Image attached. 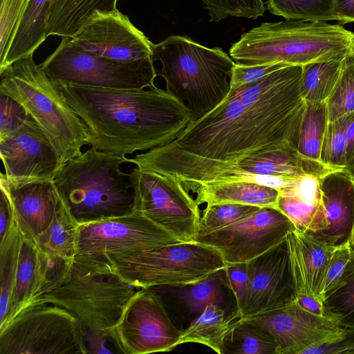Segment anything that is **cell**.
Masks as SVG:
<instances>
[{"mask_svg":"<svg viewBox=\"0 0 354 354\" xmlns=\"http://www.w3.org/2000/svg\"><path fill=\"white\" fill-rule=\"evenodd\" d=\"M5 176L14 184L53 181L64 166L49 138L30 117L0 138Z\"/></svg>","mask_w":354,"mask_h":354,"instance_id":"obj_15","label":"cell"},{"mask_svg":"<svg viewBox=\"0 0 354 354\" xmlns=\"http://www.w3.org/2000/svg\"><path fill=\"white\" fill-rule=\"evenodd\" d=\"M326 104L306 103L297 153L307 175L319 178L330 171L322 162L320 155L326 129Z\"/></svg>","mask_w":354,"mask_h":354,"instance_id":"obj_25","label":"cell"},{"mask_svg":"<svg viewBox=\"0 0 354 354\" xmlns=\"http://www.w3.org/2000/svg\"><path fill=\"white\" fill-rule=\"evenodd\" d=\"M346 169L354 176V113L351 115L346 130Z\"/></svg>","mask_w":354,"mask_h":354,"instance_id":"obj_48","label":"cell"},{"mask_svg":"<svg viewBox=\"0 0 354 354\" xmlns=\"http://www.w3.org/2000/svg\"><path fill=\"white\" fill-rule=\"evenodd\" d=\"M140 288L116 274L92 271L74 261L65 282L32 303L53 304L73 314L84 329L85 339H111L113 329Z\"/></svg>","mask_w":354,"mask_h":354,"instance_id":"obj_7","label":"cell"},{"mask_svg":"<svg viewBox=\"0 0 354 354\" xmlns=\"http://www.w3.org/2000/svg\"><path fill=\"white\" fill-rule=\"evenodd\" d=\"M21 245V234L12 211L8 230L0 239V326L6 320L12 303Z\"/></svg>","mask_w":354,"mask_h":354,"instance_id":"obj_29","label":"cell"},{"mask_svg":"<svg viewBox=\"0 0 354 354\" xmlns=\"http://www.w3.org/2000/svg\"><path fill=\"white\" fill-rule=\"evenodd\" d=\"M240 318L237 310L227 315L221 306L209 305L187 328L181 331L178 344L198 343L223 354L227 337Z\"/></svg>","mask_w":354,"mask_h":354,"instance_id":"obj_26","label":"cell"},{"mask_svg":"<svg viewBox=\"0 0 354 354\" xmlns=\"http://www.w3.org/2000/svg\"><path fill=\"white\" fill-rule=\"evenodd\" d=\"M118 0H53L46 37H73L93 19L118 12Z\"/></svg>","mask_w":354,"mask_h":354,"instance_id":"obj_24","label":"cell"},{"mask_svg":"<svg viewBox=\"0 0 354 354\" xmlns=\"http://www.w3.org/2000/svg\"><path fill=\"white\" fill-rule=\"evenodd\" d=\"M302 66L287 65L248 87L230 91L214 109L190 122L172 142L129 162L156 172L192 167L236 165L282 149L297 151L306 102Z\"/></svg>","mask_w":354,"mask_h":354,"instance_id":"obj_1","label":"cell"},{"mask_svg":"<svg viewBox=\"0 0 354 354\" xmlns=\"http://www.w3.org/2000/svg\"><path fill=\"white\" fill-rule=\"evenodd\" d=\"M326 104L328 122L354 113V54L346 57L336 85Z\"/></svg>","mask_w":354,"mask_h":354,"instance_id":"obj_37","label":"cell"},{"mask_svg":"<svg viewBox=\"0 0 354 354\" xmlns=\"http://www.w3.org/2000/svg\"><path fill=\"white\" fill-rule=\"evenodd\" d=\"M12 217V210L5 192L1 189L0 199V239L6 235Z\"/></svg>","mask_w":354,"mask_h":354,"instance_id":"obj_49","label":"cell"},{"mask_svg":"<svg viewBox=\"0 0 354 354\" xmlns=\"http://www.w3.org/2000/svg\"><path fill=\"white\" fill-rule=\"evenodd\" d=\"M351 244L348 243L334 248L322 287V299L341 278L351 255Z\"/></svg>","mask_w":354,"mask_h":354,"instance_id":"obj_46","label":"cell"},{"mask_svg":"<svg viewBox=\"0 0 354 354\" xmlns=\"http://www.w3.org/2000/svg\"><path fill=\"white\" fill-rule=\"evenodd\" d=\"M193 192L198 205L232 203L276 208L281 194L279 189L245 181L203 184Z\"/></svg>","mask_w":354,"mask_h":354,"instance_id":"obj_23","label":"cell"},{"mask_svg":"<svg viewBox=\"0 0 354 354\" xmlns=\"http://www.w3.org/2000/svg\"><path fill=\"white\" fill-rule=\"evenodd\" d=\"M280 193L277 208L290 219L297 230L305 232L321 205L318 178L304 176Z\"/></svg>","mask_w":354,"mask_h":354,"instance_id":"obj_28","label":"cell"},{"mask_svg":"<svg viewBox=\"0 0 354 354\" xmlns=\"http://www.w3.org/2000/svg\"><path fill=\"white\" fill-rule=\"evenodd\" d=\"M19 231L21 245L16 283L8 317L0 328L35 299L65 282L74 262L44 250L35 239Z\"/></svg>","mask_w":354,"mask_h":354,"instance_id":"obj_18","label":"cell"},{"mask_svg":"<svg viewBox=\"0 0 354 354\" xmlns=\"http://www.w3.org/2000/svg\"><path fill=\"white\" fill-rule=\"evenodd\" d=\"M225 266L221 254L213 246L199 241L179 242L113 259L100 272L114 273L138 288H150L189 286Z\"/></svg>","mask_w":354,"mask_h":354,"instance_id":"obj_8","label":"cell"},{"mask_svg":"<svg viewBox=\"0 0 354 354\" xmlns=\"http://www.w3.org/2000/svg\"><path fill=\"white\" fill-rule=\"evenodd\" d=\"M345 58L302 66L300 94L306 103H326L339 77Z\"/></svg>","mask_w":354,"mask_h":354,"instance_id":"obj_31","label":"cell"},{"mask_svg":"<svg viewBox=\"0 0 354 354\" xmlns=\"http://www.w3.org/2000/svg\"><path fill=\"white\" fill-rule=\"evenodd\" d=\"M0 138L20 127L30 117L21 104L3 93H0Z\"/></svg>","mask_w":354,"mask_h":354,"instance_id":"obj_43","label":"cell"},{"mask_svg":"<svg viewBox=\"0 0 354 354\" xmlns=\"http://www.w3.org/2000/svg\"><path fill=\"white\" fill-rule=\"evenodd\" d=\"M207 9L210 21L218 22L229 17L256 19L266 10L262 0H201Z\"/></svg>","mask_w":354,"mask_h":354,"instance_id":"obj_40","label":"cell"},{"mask_svg":"<svg viewBox=\"0 0 354 354\" xmlns=\"http://www.w3.org/2000/svg\"><path fill=\"white\" fill-rule=\"evenodd\" d=\"M321 205L304 233L333 248L352 243L354 236V176L346 169L319 178Z\"/></svg>","mask_w":354,"mask_h":354,"instance_id":"obj_17","label":"cell"},{"mask_svg":"<svg viewBox=\"0 0 354 354\" xmlns=\"http://www.w3.org/2000/svg\"><path fill=\"white\" fill-rule=\"evenodd\" d=\"M56 82L88 127L91 145L100 151L150 150L174 141L192 121L184 103L156 86L115 89Z\"/></svg>","mask_w":354,"mask_h":354,"instance_id":"obj_2","label":"cell"},{"mask_svg":"<svg viewBox=\"0 0 354 354\" xmlns=\"http://www.w3.org/2000/svg\"><path fill=\"white\" fill-rule=\"evenodd\" d=\"M133 211L140 212L180 242L197 241L201 214L195 199L174 176L131 169Z\"/></svg>","mask_w":354,"mask_h":354,"instance_id":"obj_12","label":"cell"},{"mask_svg":"<svg viewBox=\"0 0 354 354\" xmlns=\"http://www.w3.org/2000/svg\"><path fill=\"white\" fill-rule=\"evenodd\" d=\"M302 354H354V328H343L336 335L306 348Z\"/></svg>","mask_w":354,"mask_h":354,"instance_id":"obj_45","label":"cell"},{"mask_svg":"<svg viewBox=\"0 0 354 354\" xmlns=\"http://www.w3.org/2000/svg\"><path fill=\"white\" fill-rule=\"evenodd\" d=\"M247 263L248 286L241 318L279 308L297 299L286 239Z\"/></svg>","mask_w":354,"mask_h":354,"instance_id":"obj_16","label":"cell"},{"mask_svg":"<svg viewBox=\"0 0 354 354\" xmlns=\"http://www.w3.org/2000/svg\"><path fill=\"white\" fill-rule=\"evenodd\" d=\"M84 329L71 313L33 302L0 328V354L88 353Z\"/></svg>","mask_w":354,"mask_h":354,"instance_id":"obj_10","label":"cell"},{"mask_svg":"<svg viewBox=\"0 0 354 354\" xmlns=\"http://www.w3.org/2000/svg\"><path fill=\"white\" fill-rule=\"evenodd\" d=\"M335 0H267L266 9L286 20L326 21L336 20Z\"/></svg>","mask_w":354,"mask_h":354,"instance_id":"obj_35","label":"cell"},{"mask_svg":"<svg viewBox=\"0 0 354 354\" xmlns=\"http://www.w3.org/2000/svg\"><path fill=\"white\" fill-rule=\"evenodd\" d=\"M334 13L342 24L354 22V0H335Z\"/></svg>","mask_w":354,"mask_h":354,"instance_id":"obj_47","label":"cell"},{"mask_svg":"<svg viewBox=\"0 0 354 354\" xmlns=\"http://www.w3.org/2000/svg\"><path fill=\"white\" fill-rule=\"evenodd\" d=\"M53 0H29L0 70L34 53L46 39V30Z\"/></svg>","mask_w":354,"mask_h":354,"instance_id":"obj_27","label":"cell"},{"mask_svg":"<svg viewBox=\"0 0 354 354\" xmlns=\"http://www.w3.org/2000/svg\"><path fill=\"white\" fill-rule=\"evenodd\" d=\"M40 66L55 81L115 89L153 87L158 75L153 59L122 62L106 58L80 48L71 37H62Z\"/></svg>","mask_w":354,"mask_h":354,"instance_id":"obj_11","label":"cell"},{"mask_svg":"<svg viewBox=\"0 0 354 354\" xmlns=\"http://www.w3.org/2000/svg\"><path fill=\"white\" fill-rule=\"evenodd\" d=\"M351 114L327 124L320 158L329 171L346 169V130Z\"/></svg>","mask_w":354,"mask_h":354,"instance_id":"obj_38","label":"cell"},{"mask_svg":"<svg viewBox=\"0 0 354 354\" xmlns=\"http://www.w3.org/2000/svg\"><path fill=\"white\" fill-rule=\"evenodd\" d=\"M223 272L225 286L229 288L233 293L236 300V310L239 313L244 305L248 286V263L226 264L223 268Z\"/></svg>","mask_w":354,"mask_h":354,"instance_id":"obj_44","label":"cell"},{"mask_svg":"<svg viewBox=\"0 0 354 354\" xmlns=\"http://www.w3.org/2000/svg\"><path fill=\"white\" fill-rule=\"evenodd\" d=\"M272 335L254 324L238 319L225 341L224 353L277 354Z\"/></svg>","mask_w":354,"mask_h":354,"instance_id":"obj_34","label":"cell"},{"mask_svg":"<svg viewBox=\"0 0 354 354\" xmlns=\"http://www.w3.org/2000/svg\"><path fill=\"white\" fill-rule=\"evenodd\" d=\"M239 169L257 175L297 179L307 175L297 151L282 149L241 160Z\"/></svg>","mask_w":354,"mask_h":354,"instance_id":"obj_33","label":"cell"},{"mask_svg":"<svg viewBox=\"0 0 354 354\" xmlns=\"http://www.w3.org/2000/svg\"><path fill=\"white\" fill-rule=\"evenodd\" d=\"M80 48L122 62L153 59L151 43L120 12L97 17L71 37Z\"/></svg>","mask_w":354,"mask_h":354,"instance_id":"obj_20","label":"cell"},{"mask_svg":"<svg viewBox=\"0 0 354 354\" xmlns=\"http://www.w3.org/2000/svg\"><path fill=\"white\" fill-rule=\"evenodd\" d=\"M189 286L190 288L184 294V297L192 312L199 315L209 305L220 306L222 286H225L223 269Z\"/></svg>","mask_w":354,"mask_h":354,"instance_id":"obj_39","label":"cell"},{"mask_svg":"<svg viewBox=\"0 0 354 354\" xmlns=\"http://www.w3.org/2000/svg\"><path fill=\"white\" fill-rule=\"evenodd\" d=\"M80 224L60 197V203L47 230L36 239L44 250L62 258L74 260Z\"/></svg>","mask_w":354,"mask_h":354,"instance_id":"obj_30","label":"cell"},{"mask_svg":"<svg viewBox=\"0 0 354 354\" xmlns=\"http://www.w3.org/2000/svg\"><path fill=\"white\" fill-rule=\"evenodd\" d=\"M0 188L9 200L19 229L36 240L49 227L60 203L54 182L14 184L1 173Z\"/></svg>","mask_w":354,"mask_h":354,"instance_id":"obj_21","label":"cell"},{"mask_svg":"<svg viewBox=\"0 0 354 354\" xmlns=\"http://www.w3.org/2000/svg\"><path fill=\"white\" fill-rule=\"evenodd\" d=\"M157 73L166 91L184 103L196 121L218 106L230 93L235 62L220 48H209L187 36L171 35L153 48Z\"/></svg>","mask_w":354,"mask_h":354,"instance_id":"obj_4","label":"cell"},{"mask_svg":"<svg viewBox=\"0 0 354 354\" xmlns=\"http://www.w3.org/2000/svg\"><path fill=\"white\" fill-rule=\"evenodd\" d=\"M241 320L259 326L274 338L277 354H302L342 330L333 319L309 313L295 300L286 306Z\"/></svg>","mask_w":354,"mask_h":354,"instance_id":"obj_19","label":"cell"},{"mask_svg":"<svg viewBox=\"0 0 354 354\" xmlns=\"http://www.w3.org/2000/svg\"><path fill=\"white\" fill-rule=\"evenodd\" d=\"M344 271L322 299L324 314L340 327L354 328V243Z\"/></svg>","mask_w":354,"mask_h":354,"instance_id":"obj_32","label":"cell"},{"mask_svg":"<svg viewBox=\"0 0 354 354\" xmlns=\"http://www.w3.org/2000/svg\"><path fill=\"white\" fill-rule=\"evenodd\" d=\"M33 54L0 70V93L21 104L41 127L63 164L91 145L88 127L68 103L57 82L37 65Z\"/></svg>","mask_w":354,"mask_h":354,"instance_id":"obj_6","label":"cell"},{"mask_svg":"<svg viewBox=\"0 0 354 354\" xmlns=\"http://www.w3.org/2000/svg\"><path fill=\"white\" fill-rule=\"evenodd\" d=\"M296 301L305 310L317 315L326 316L322 300L319 298L310 295H298Z\"/></svg>","mask_w":354,"mask_h":354,"instance_id":"obj_50","label":"cell"},{"mask_svg":"<svg viewBox=\"0 0 354 354\" xmlns=\"http://www.w3.org/2000/svg\"><path fill=\"white\" fill-rule=\"evenodd\" d=\"M286 239L297 295L322 299L323 281L335 248L297 230Z\"/></svg>","mask_w":354,"mask_h":354,"instance_id":"obj_22","label":"cell"},{"mask_svg":"<svg viewBox=\"0 0 354 354\" xmlns=\"http://www.w3.org/2000/svg\"><path fill=\"white\" fill-rule=\"evenodd\" d=\"M353 243H354V236H353Z\"/></svg>","mask_w":354,"mask_h":354,"instance_id":"obj_51","label":"cell"},{"mask_svg":"<svg viewBox=\"0 0 354 354\" xmlns=\"http://www.w3.org/2000/svg\"><path fill=\"white\" fill-rule=\"evenodd\" d=\"M29 0H1L0 66L11 46Z\"/></svg>","mask_w":354,"mask_h":354,"instance_id":"obj_41","label":"cell"},{"mask_svg":"<svg viewBox=\"0 0 354 354\" xmlns=\"http://www.w3.org/2000/svg\"><path fill=\"white\" fill-rule=\"evenodd\" d=\"M171 234L140 212L80 224L74 261L102 272L115 259L179 243Z\"/></svg>","mask_w":354,"mask_h":354,"instance_id":"obj_9","label":"cell"},{"mask_svg":"<svg viewBox=\"0 0 354 354\" xmlns=\"http://www.w3.org/2000/svg\"><path fill=\"white\" fill-rule=\"evenodd\" d=\"M260 208L261 207L232 203L207 205L201 216L197 239L238 223Z\"/></svg>","mask_w":354,"mask_h":354,"instance_id":"obj_36","label":"cell"},{"mask_svg":"<svg viewBox=\"0 0 354 354\" xmlns=\"http://www.w3.org/2000/svg\"><path fill=\"white\" fill-rule=\"evenodd\" d=\"M289 64L273 63L261 65H246L235 63L231 76L230 91H237L248 87L266 75Z\"/></svg>","mask_w":354,"mask_h":354,"instance_id":"obj_42","label":"cell"},{"mask_svg":"<svg viewBox=\"0 0 354 354\" xmlns=\"http://www.w3.org/2000/svg\"><path fill=\"white\" fill-rule=\"evenodd\" d=\"M295 230L278 208L261 207L238 223L198 237L197 241L215 248L226 264L247 263L284 241Z\"/></svg>","mask_w":354,"mask_h":354,"instance_id":"obj_14","label":"cell"},{"mask_svg":"<svg viewBox=\"0 0 354 354\" xmlns=\"http://www.w3.org/2000/svg\"><path fill=\"white\" fill-rule=\"evenodd\" d=\"M229 53L246 65L336 60L354 54V32L324 21L266 22L242 34Z\"/></svg>","mask_w":354,"mask_h":354,"instance_id":"obj_3","label":"cell"},{"mask_svg":"<svg viewBox=\"0 0 354 354\" xmlns=\"http://www.w3.org/2000/svg\"><path fill=\"white\" fill-rule=\"evenodd\" d=\"M129 161L125 155L91 146L64 165L53 182L80 225L133 212L130 176L120 169L122 163Z\"/></svg>","mask_w":354,"mask_h":354,"instance_id":"obj_5","label":"cell"},{"mask_svg":"<svg viewBox=\"0 0 354 354\" xmlns=\"http://www.w3.org/2000/svg\"><path fill=\"white\" fill-rule=\"evenodd\" d=\"M180 333L158 296L142 288L127 304L111 338L120 353L146 354L173 350Z\"/></svg>","mask_w":354,"mask_h":354,"instance_id":"obj_13","label":"cell"}]
</instances>
